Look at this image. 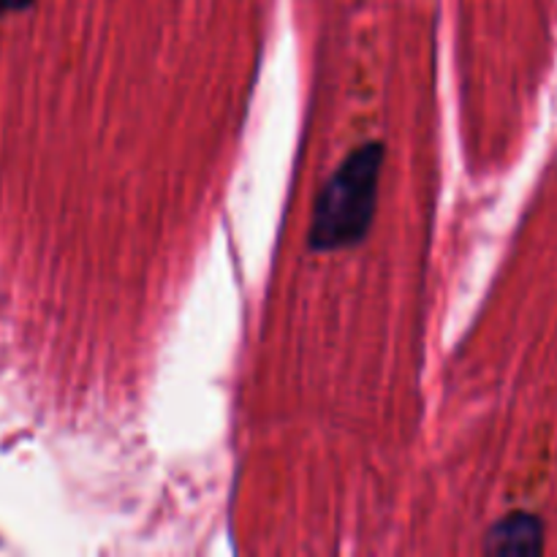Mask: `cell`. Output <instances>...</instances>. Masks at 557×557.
Segmentation results:
<instances>
[{
	"instance_id": "obj_1",
	"label": "cell",
	"mask_w": 557,
	"mask_h": 557,
	"mask_svg": "<svg viewBox=\"0 0 557 557\" xmlns=\"http://www.w3.org/2000/svg\"><path fill=\"white\" fill-rule=\"evenodd\" d=\"M384 161V141H364L348 152L315 199L308 237L310 250L335 253L354 248L368 237L379 210Z\"/></svg>"
},
{
	"instance_id": "obj_2",
	"label": "cell",
	"mask_w": 557,
	"mask_h": 557,
	"mask_svg": "<svg viewBox=\"0 0 557 557\" xmlns=\"http://www.w3.org/2000/svg\"><path fill=\"white\" fill-rule=\"evenodd\" d=\"M487 555H542L544 522L531 511H511L500 517L484 536Z\"/></svg>"
},
{
	"instance_id": "obj_3",
	"label": "cell",
	"mask_w": 557,
	"mask_h": 557,
	"mask_svg": "<svg viewBox=\"0 0 557 557\" xmlns=\"http://www.w3.org/2000/svg\"><path fill=\"white\" fill-rule=\"evenodd\" d=\"M36 0H0V16L3 14H20V11L30 9Z\"/></svg>"
}]
</instances>
